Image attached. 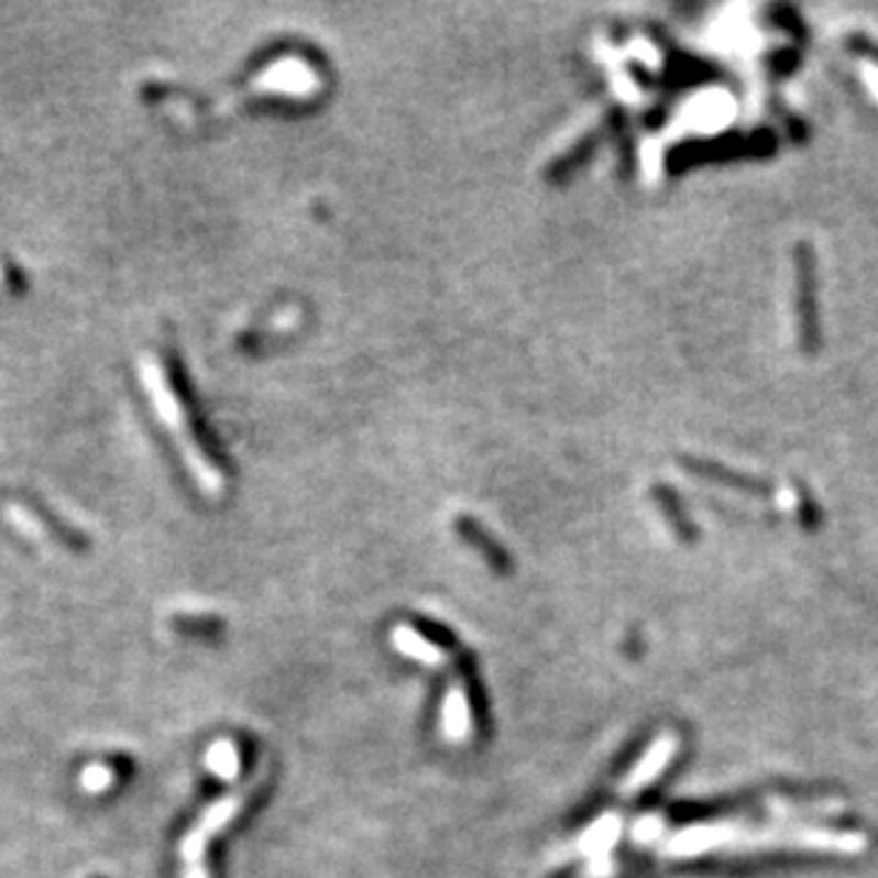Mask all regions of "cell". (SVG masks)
I'll return each mask as SVG.
<instances>
[{
    "label": "cell",
    "mask_w": 878,
    "mask_h": 878,
    "mask_svg": "<svg viewBox=\"0 0 878 878\" xmlns=\"http://www.w3.org/2000/svg\"><path fill=\"white\" fill-rule=\"evenodd\" d=\"M651 497L657 501V506L662 509V515H666V520L671 524V529H674L682 540H688V544H694L700 531H696L694 518H691V512H688V506L682 504L680 492H677L674 486H668V484H654L651 486Z\"/></svg>",
    "instance_id": "cell-10"
},
{
    "label": "cell",
    "mask_w": 878,
    "mask_h": 878,
    "mask_svg": "<svg viewBox=\"0 0 878 878\" xmlns=\"http://www.w3.org/2000/svg\"><path fill=\"white\" fill-rule=\"evenodd\" d=\"M242 802H245V793L237 790L231 797L217 799V802L205 808L202 816L197 819V824H194L191 831L185 833L183 842H179V858H183L185 865L202 861L205 850H208V842H211L219 831H226L228 824L233 822V816L242 811Z\"/></svg>",
    "instance_id": "cell-4"
},
{
    "label": "cell",
    "mask_w": 878,
    "mask_h": 878,
    "mask_svg": "<svg viewBox=\"0 0 878 878\" xmlns=\"http://www.w3.org/2000/svg\"><path fill=\"white\" fill-rule=\"evenodd\" d=\"M143 375H145V384H149L151 398H154V407L160 409L163 421L168 424V429L174 432L177 443L183 447L188 470L194 472V478H197L202 490L219 492V486H222V478H219L217 467H213V463L205 458V452L199 450L197 441L191 438V427H188V418H185V407L177 402V393H174V387H171L168 378H165L163 367H160V361H149L143 370Z\"/></svg>",
    "instance_id": "cell-1"
},
{
    "label": "cell",
    "mask_w": 878,
    "mask_h": 878,
    "mask_svg": "<svg viewBox=\"0 0 878 878\" xmlns=\"http://www.w3.org/2000/svg\"><path fill=\"white\" fill-rule=\"evenodd\" d=\"M597 145H600L597 131H594V134H585L578 145H572V151H569V154H563V157L555 160V165L549 168V179L569 177L572 171H578L585 160L592 157L594 151H597Z\"/></svg>",
    "instance_id": "cell-13"
},
{
    "label": "cell",
    "mask_w": 878,
    "mask_h": 878,
    "mask_svg": "<svg viewBox=\"0 0 878 878\" xmlns=\"http://www.w3.org/2000/svg\"><path fill=\"white\" fill-rule=\"evenodd\" d=\"M183 878H211L208 876V867H205V858L202 861H191V865H185Z\"/></svg>",
    "instance_id": "cell-19"
},
{
    "label": "cell",
    "mask_w": 878,
    "mask_h": 878,
    "mask_svg": "<svg viewBox=\"0 0 878 878\" xmlns=\"http://www.w3.org/2000/svg\"><path fill=\"white\" fill-rule=\"evenodd\" d=\"M619 833H623V819L617 813H603L597 822H592L580 833L578 838V850L583 853L589 861L594 858H608L612 847L617 845Z\"/></svg>",
    "instance_id": "cell-9"
},
{
    "label": "cell",
    "mask_w": 878,
    "mask_h": 878,
    "mask_svg": "<svg viewBox=\"0 0 878 878\" xmlns=\"http://www.w3.org/2000/svg\"><path fill=\"white\" fill-rule=\"evenodd\" d=\"M662 833H666V819L657 816V813H646L632 824V838L637 845H654V842H660Z\"/></svg>",
    "instance_id": "cell-15"
},
{
    "label": "cell",
    "mask_w": 878,
    "mask_h": 878,
    "mask_svg": "<svg viewBox=\"0 0 878 878\" xmlns=\"http://www.w3.org/2000/svg\"><path fill=\"white\" fill-rule=\"evenodd\" d=\"M111 784H114V770H111L109 765L95 762L83 768L80 788L86 790V793H102V790H109Z\"/></svg>",
    "instance_id": "cell-16"
},
{
    "label": "cell",
    "mask_w": 878,
    "mask_h": 878,
    "mask_svg": "<svg viewBox=\"0 0 878 878\" xmlns=\"http://www.w3.org/2000/svg\"><path fill=\"white\" fill-rule=\"evenodd\" d=\"M793 492H797V518L799 524L804 526L808 531H816L819 526H822L824 515H822V506L813 501L811 490L802 484V481H793Z\"/></svg>",
    "instance_id": "cell-14"
},
{
    "label": "cell",
    "mask_w": 878,
    "mask_h": 878,
    "mask_svg": "<svg viewBox=\"0 0 878 878\" xmlns=\"http://www.w3.org/2000/svg\"><path fill=\"white\" fill-rule=\"evenodd\" d=\"M680 463H682V470L691 472V475L705 478V481H711V484L728 486V490H736V492H748V495L765 497V495H770V490H773V486H770L765 478L748 475V472H739V470H731V467H722V463L709 461V458L680 456Z\"/></svg>",
    "instance_id": "cell-6"
},
{
    "label": "cell",
    "mask_w": 878,
    "mask_h": 878,
    "mask_svg": "<svg viewBox=\"0 0 878 878\" xmlns=\"http://www.w3.org/2000/svg\"><path fill=\"white\" fill-rule=\"evenodd\" d=\"M793 267H797L799 348L804 355H816L822 350V316H819V260L811 242H797Z\"/></svg>",
    "instance_id": "cell-2"
},
{
    "label": "cell",
    "mask_w": 878,
    "mask_h": 878,
    "mask_svg": "<svg viewBox=\"0 0 878 878\" xmlns=\"http://www.w3.org/2000/svg\"><path fill=\"white\" fill-rule=\"evenodd\" d=\"M205 765H208V770H211L217 779H222V782H233V779L239 777V765H242V759H239V750L231 739H217V743L208 748V754H205Z\"/></svg>",
    "instance_id": "cell-12"
},
{
    "label": "cell",
    "mask_w": 878,
    "mask_h": 878,
    "mask_svg": "<svg viewBox=\"0 0 878 878\" xmlns=\"http://www.w3.org/2000/svg\"><path fill=\"white\" fill-rule=\"evenodd\" d=\"M617 876V865H614V858H594V861H589L585 865V878H614Z\"/></svg>",
    "instance_id": "cell-18"
},
{
    "label": "cell",
    "mask_w": 878,
    "mask_h": 878,
    "mask_svg": "<svg viewBox=\"0 0 878 878\" xmlns=\"http://www.w3.org/2000/svg\"><path fill=\"white\" fill-rule=\"evenodd\" d=\"M847 48H850L853 55L867 57V61L876 63L878 66V43L870 41L867 34H858V32L850 34V37H847Z\"/></svg>",
    "instance_id": "cell-17"
},
{
    "label": "cell",
    "mask_w": 878,
    "mask_h": 878,
    "mask_svg": "<svg viewBox=\"0 0 878 878\" xmlns=\"http://www.w3.org/2000/svg\"><path fill=\"white\" fill-rule=\"evenodd\" d=\"M736 836H739L736 822L688 824L674 836H668V842H662V853L671 858H696L714 850H731Z\"/></svg>",
    "instance_id": "cell-3"
},
{
    "label": "cell",
    "mask_w": 878,
    "mask_h": 878,
    "mask_svg": "<svg viewBox=\"0 0 878 878\" xmlns=\"http://www.w3.org/2000/svg\"><path fill=\"white\" fill-rule=\"evenodd\" d=\"M674 754H677V736L671 734L657 736V739L646 748V754L634 762V768L628 770L626 779L619 782V793H623V797H632L637 790L657 782V779L662 777V770L668 768V762L674 759Z\"/></svg>",
    "instance_id": "cell-5"
},
{
    "label": "cell",
    "mask_w": 878,
    "mask_h": 878,
    "mask_svg": "<svg viewBox=\"0 0 878 878\" xmlns=\"http://www.w3.org/2000/svg\"><path fill=\"white\" fill-rule=\"evenodd\" d=\"M393 646L395 651H402L409 660H418L429 668H443L447 666V651L436 643H429L424 634H418L416 628L409 626H395L393 628Z\"/></svg>",
    "instance_id": "cell-11"
},
{
    "label": "cell",
    "mask_w": 878,
    "mask_h": 878,
    "mask_svg": "<svg viewBox=\"0 0 878 878\" xmlns=\"http://www.w3.org/2000/svg\"><path fill=\"white\" fill-rule=\"evenodd\" d=\"M441 734L447 743H467L472 734V709L463 682H450L441 705Z\"/></svg>",
    "instance_id": "cell-8"
},
{
    "label": "cell",
    "mask_w": 878,
    "mask_h": 878,
    "mask_svg": "<svg viewBox=\"0 0 878 878\" xmlns=\"http://www.w3.org/2000/svg\"><path fill=\"white\" fill-rule=\"evenodd\" d=\"M262 86L265 89H273L276 95H314V89L319 86V77L305 61L299 57H287V61H279L273 68H267L265 77H262Z\"/></svg>",
    "instance_id": "cell-7"
}]
</instances>
